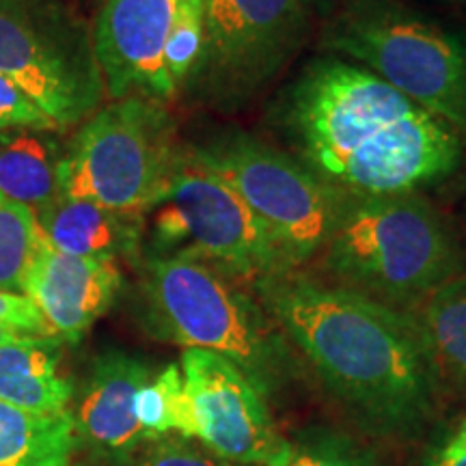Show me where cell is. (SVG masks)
<instances>
[{
    "label": "cell",
    "mask_w": 466,
    "mask_h": 466,
    "mask_svg": "<svg viewBox=\"0 0 466 466\" xmlns=\"http://www.w3.org/2000/svg\"><path fill=\"white\" fill-rule=\"evenodd\" d=\"M294 158L346 197L439 184L462 165V132L339 56L302 69L279 110Z\"/></svg>",
    "instance_id": "1"
},
{
    "label": "cell",
    "mask_w": 466,
    "mask_h": 466,
    "mask_svg": "<svg viewBox=\"0 0 466 466\" xmlns=\"http://www.w3.org/2000/svg\"><path fill=\"white\" fill-rule=\"evenodd\" d=\"M326 391L365 432L410 439L436 408V389L410 311L283 270L250 288Z\"/></svg>",
    "instance_id": "2"
},
{
    "label": "cell",
    "mask_w": 466,
    "mask_h": 466,
    "mask_svg": "<svg viewBox=\"0 0 466 466\" xmlns=\"http://www.w3.org/2000/svg\"><path fill=\"white\" fill-rule=\"evenodd\" d=\"M137 266L138 319L151 337L220 354L264 395L296 374L288 339L242 283L188 258L141 255Z\"/></svg>",
    "instance_id": "3"
},
{
    "label": "cell",
    "mask_w": 466,
    "mask_h": 466,
    "mask_svg": "<svg viewBox=\"0 0 466 466\" xmlns=\"http://www.w3.org/2000/svg\"><path fill=\"white\" fill-rule=\"evenodd\" d=\"M319 261L324 281L400 311L464 272L458 236L419 192L350 197Z\"/></svg>",
    "instance_id": "4"
},
{
    "label": "cell",
    "mask_w": 466,
    "mask_h": 466,
    "mask_svg": "<svg viewBox=\"0 0 466 466\" xmlns=\"http://www.w3.org/2000/svg\"><path fill=\"white\" fill-rule=\"evenodd\" d=\"M322 48L466 132V44L436 22L398 0H352L329 17Z\"/></svg>",
    "instance_id": "5"
},
{
    "label": "cell",
    "mask_w": 466,
    "mask_h": 466,
    "mask_svg": "<svg viewBox=\"0 0 466 466\" xmlns=\"http://www.w3.org/2000/svg\"><path fill=\"white\" fill-rule=\"evenodd\" d=\"M141 255L203 261L248 288L288 270L247 203L192 147H182L165 192L145 212Z\"/></svg>",
    "instance_id": "6"
},
{
    "label": "cell",
    "mask_w": 466,
    "mask_h": 466,
    "mask_svg": "<svg viewBox=\"0 0 466 466\" xmlns=\"http://www.w3.org/2000/svg\"><path fill=\"white\" fill-rule=\"evenodd\" d=\"M182 147L160 102L115 100L69 143L58 165V192L145 217L165 192Z\"/></svg>",
    "instance_id": "7"
},
{
    "label": "cell",
    "mask_w": 466,
    "mask_h": 466,
    "mask_svg": "<svg viewBox=\"0 0 466 466\" xmlns=\"http://www.w3.org/2000/svg\"><path fill=\"white\" fill-rule=\"evenodd\" d=\"M192 149L240 195L288 270L319 255L350 197L319 182L288 151L248 134L229 132Z\"/></svg>",
    "instance_id": "8"
},
{
    "label": "cell",
    "mask_w": 466,
    "mask_h": 466,
    "mask_svg": "<svg viewBox=\"0 0 466 466\" xmlns=\"http://www.w3.org/2000/svg\"><path fill=\"white\" fill-rule=\"evenodd\" d=\"M0 74L56 130L80 124L104 93L89 33L56 0H0Z\"/></svg>",
    "instance_id": "9"
},
{
    "label": "cell",
    "mask_w": 466,
    "mask_h": 466,
    "mask_svg": "<svg viewBox=\"0 0 466 466\" xmlns=\"http://www.w3.org/2000/svg\"><path fill=\"white\" fill-rule=\"evenodd\" d=\"M307 31L300 0H206L203 48L190 83L225 106L248 100L288 66Z\"/></svg>",
    "instance_id": "10"
},
{
    "label": "cell",
    "mask_w": 466,
    "mask_h": 466,
    "mask_svg": "<svg viewBox=\"0 0 466 466\" xmlns=\"http://www.w3.org/2000/svg\"><path fill=\"white\" fill-rule=\"evenodd\" d=\"M195 441L231 464L285 466L294 442L279 432L266 395L220 354L188 348L179 360Z\"/></svg>",
    "instance_id": "11"
},
{
    "label": "cell",
    "mask_w": 466,
    "mask_h": 466,
    "mask_svg": "<svg viewBox=\"0 0 466 466\" xmlns=\"http://www.w3.org/2000/svg\"><path fill=\"white\" fill-rule=\"evenodd\" d=\"M179 0H104L93 26V55L113 100L167 102L177 93L165 48Z\"/></svg>",
    "instance_id": "12"
},
{
    "label": "cell",
    "mask_w": 466,
    "mask_h": 466,
    "mask_svg": "<svg viewBox=\"0 0 466 466\" xmlns=\"http://www.w3.org/2000/svg\"><path fill=\"white\" fill-rule=\"evenodd\" d=\"M151 367L138 354L106 350L93 360L72 412L76 445L100 466H130L145 445L134 401Z\"/></svg>",
    "instance_id": "13"
},
{
    "label": "cell",
    "mask_w": 466,
    "mask_h": 466,
    "mask_svg": "<svg viewBox=\"0 0 466 466\" xmlns=\"http://www.w3.org/2000/svg\"><path fill=\"white\" fill-rule=\"evenodd\" d=\"M124 277L116 259L76 258L52 248L37 229V248L28 268V296L63 343H80L119 296Z\"/></svg>",
    "instance_id": "14"
},
{
    "label": "cell",
    "mask_w": 466,
    "mask_h": 466,
    "mask_svg": "<svg viewBox=\"0 0 466 466\" xmlns=\"http://www.w3.org/2000/svg\"><path fill=\"white\" fill-rule=\"evenodd\" d=\"M37 229L52 248L76 258L132 259L143 247V217L115 212L86 199L61 195L37 209Z\"/></svg>",
    "instance_id": "15"
},
{
    "label": "cell",
    "mask_w": 466,
    "mask_h": 466,
    "mask_svg": "<svg viewBox=\"0 0 466 466\" xmlns=\"http://www.w3.org/2000/svg\"><path fill=\"white\" fill-rule=\"evenodd\" d=\"M58 337L22 335L0 346V401L35 415H61L74 400L72 378L63 374Z\"/></svg>",
    "instance_id": "16"
},
{
    "label": "cell",
    "mask_w": 466,
    "mask_h": 466,
    "mask_svg": "<svg viewBox=\"0 0 466 466\" xmlns=\"http://www.w3.org/2000/svg\"><path fill=\"white\" fill-rule=\"evenodd\" d=\"M439 393H466V272L410 311Z\"/></svg>",
    "instance_id": "17"
},
{
    "label": "cell",
    "mask_w": 466,
    "mask_h": 466,
    "mask_svg": "<svg viewBox=\"0 0 466 466\" xmlns=\"http://www.w3.org/2000/svg\"><path fill=\"white\" fill-rule=\"evenodd\" d=\"M61 151L50 132L15 127L0 132V192L42 209L58 197Z\"/></svg>",
    "instance_id": "18"
},
{
    "label": "cell",
    "mask_w": 466,
    "mask_h": 466,
    "mask_svg": "<svg viewBox=\"0 0 466 466\" xmlns=\"http://www.w3.org/2000/svg\"><path fill=\"white\" fill-rule=\"evenodd\" d=\"M72 412L35 415L0 401V466H72Z\"/></svg>",
    "instance_id": "19"
},
{
    "label": "cell",
    "mask_w": 466,
    "mask_h": 466,
    "mask_svg": "<svg viewBox=\"0 0 466 466\" xmlns=\"http://www.w3.org/2000/svg\"><path fill=\"white\" fill-rule=\"evenodd\" d=\"M134 412L147 442L165 439L173 432L184 439H195L190 404L186 398L179 365H167L143 384L134 401Z\"/></svg>",
    "instance_id": "20"
},
{
    "label": "cell",
    "mask_w": 466,
    "mask_h": 466,
    "mask_svg": "<svg viewBox=\"0 0 466 466\" xmlns=\"http://www.w3.org/2000/svg\"><path fill=\"white\" fill-rule=\"evenodd\" d=\"M37 248V218L33 208L0 192V289L25 291L28 268Z\"/></svg>",
    "instance_id": "21"
},
{
    "label": "cell",
    "mask_w": 466,
    "mask_h": 466,
    "mask_svg": "<svg viewBox=\"0 0 466 466\" xmlns=\"http://www.w3.org/2000/svg\"><path fill=\"white\" fill-rule=\"evenodd\" d=\"M206 0H179L165 48L167 76L175 89L186 85L195 72L203 48Z\"/></svg>",
    "instance_id": "22"
},
{
    "label": "cell",
    "mask_w": 466,
    "mask_h": 466,
    "mask_svg": "<svg viewBox=\"0 0 466 466\" xmlns=\"http://www.w3.org/2000/svg\"><path fill=\"white\" fill-rule=\"evenodd\" d=\"M285 466H378L367 447L333 430H316L291 450Z\"/></svg>",
    "instance_id": "23"
},
{
    "label": "cell",
    "mask_w": 466,
    "mask_h": 466,
    "mask_svg": "<svg viewBox=\"0 0 466 466\" xmlns=\"http://www.w3.org/2000/svg\"><path fill=\"white\" fill-rule=\"evenodd\" d=\"M130 466H233L227 460L218 458L199 441L184 439V436H165L151 441L147 450L138 451Z\"/></svg>",
    "instance_id": "24"
},
{
    "label": "cell",
    "mask_w": 466,
    "mask_h": 466,
    "mask_svg": "<svg viewBox=\"0 0 466 466\" xmlns=\"http://www.w3.org/2000/svg\"><path fill=\"white\" fill-rule=\"evenodd\" d=\"M33 127V130H56L44 110L35 104L14 80L0 74V130Z\"/></svg>",
    "instance_id": "25"
},
{
    "label": "cell",
    "mask_w": 466,
    "mask_h": 466,
    "mask_svg": "<svg viewBox=\"0 0 466 466\" xmlns=\"http://www.w3.org/2000/svg\"><path fill=\"white\" fill-rule=\"evenodd\" d=\"M0 326H7L17 333L55 337L37 305L25 294L0 289Z\"/></svg>",
    "instance_id": "26"
},
{
    "label": "cell",
    "mask_w": 466,
    "mask_h": 466,
    "mask_svg": "<svg viewBox=\"0 0 466 466\" xmlns=\"http://www.w3.org/2000/svg\"><path fill=\"white\" fill-rule=\"evenodd\" d=\"M421 466H466V450H451V447H441Z\"/></svg>",
    "instance_id": "27"
},
{
    "label": "cell",
    "mask_w": 466,
    "mask_h": 466,
    "mask_svg": "<svg viewBox=\"0 0 466 466\" xmlns=\"http://www.w3.org/2000/svg\"><path fill=\"white\" fill-rule=\"evenodd\" d=\"M305 5L309 14H319L324 17H330L335 11H339L343 5L352 3V0H300Z\"/></svg>",
    "instance_id": "28"
},
{
    "label": "cell",
    "mask_w": 466,
    "mask_h": 466,
    "mask_svg": "<svg viewBox=\"0 0 466 466\" xmlns=\"http://www.w3.org/2000/svg\"><path fill=\"white\" fill-rule=\"evenodd\" d=\"M447 447H451V450H466V419L458 428V432L447 442Z\"/></svg>",
    "instance_id": "29"
},
{
    "label": "cell",
    "mask_w": 466,
    "mask_h": 466,
    "mask_svg": "<svg viewBox=\"0 0 466 466\" xmlns=\"http://www.w3.org/2000/svg\"><path fill=\"white\" fill-rule=\"evenodd\" d=\"M22 335H25V333H17V330L7 329V326H0V346H3V343L14 341V339H17V337H22Z\"/></svg>",
    "instance_id": "30"
},
{
    "label": "cell",
    "mask_w": 466,
    "mask_h": 466,
    "mask_svg": "<svg viewBox=\"0 0 466 466\" xmlns=\"http://www.w3.org/2000/svg\"><path fill=\"white\" fill-rule=\"evenodd\" d=\"M447 3H453V5H466V0H447Z\"/></svg>",
    "instance_id": "31"
}]
</instances>
